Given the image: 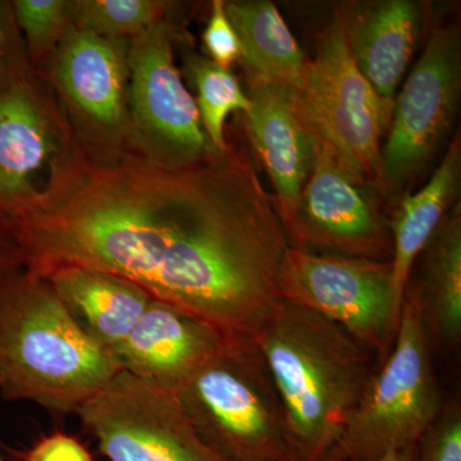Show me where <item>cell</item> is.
<instances>
[{
  "label": "cell",
  "mask_w": 461,
  "mask_h": 461,
  "mask_svg": "<svg viewBox=\"0 0 461 461\" xmlns=\"http://www.w3.org/2000/svg\"><path fill=\"white\" fill-rule=\"evenodd\" d=\"M23 271L111 273L229 336L278 299L290 244L248 154L230 145L182 168L74 139L35 199L8 221Z\"/></svg>",
  "instance_id": "obj_1"
},
{
  "label": "cell",
  "mask_w": 461,
  "mask_h": 461,
  "mask_svg": "<svg viewBox=\"0 0 461 461\" xmlns=\"http://www.w3.org/2000/svg\"><path fill=\"white\" fill-rule=\"evenodd\" d=\"M249 336L280 396L296 461H323L366 393L377 353L339 324L281 297Z\"/></svg>",
  "instance_id": "obj_2"
},
{
  "label": "cell",
  "mask_w": 461,
  "mask_h": 461,
  "mask_svg": "<svg viewBox=\"0 0 461 461\" xmlns=\"http://www.w3.org/2000/svg\"><path fill=\"white\" fill-rule=\"evenodd\" d=\"M121 371L75 321L47 278L23 271L0 285V393L51 412H77Z\"/></svg>",
  "instance_id": "obj_3"
},
{
  "label": "cell",
  "mask_w": 461,
  "mask_h": 461,
  "mask_svg": "<svg viewBox=\"0 0 461 461\" xmlns=\"http://www.w3.org/2000/svg\"><path fill=\"white\" fill-rule=\"evenodd\" d=\"M176 393L200 438L224 459L296 461L280 396L250 336H230Z\"/></svg>",
  "instance_id": "obj_4"
},
{
  "label": "cell",
  "mask_w": 461,
  "mask_h": 461,
  "mask_svg": "<svg viewBox=\"0 0 461 461\" xmlns=\"http://www.w3.org/2000/svg\"><path fill=\"white\" fill-rule=\"evenodd\" d=\"M429 339L417 287L409 281L393 350L323 461H375L417 446L444 408Z\"/></svg>",
  "instance_id": "obj_5"
},
{
  "label": "cell",
  "mask_w": 461,
  "mask_h": 461,
  "mask_svg": "<svg viewBox=\"0 0 461 461\" xmlns=\"http://www.w3.org/2000/svg\"><path fill=\"white\" fill-rule=\"evenodd\" d=\"M297 105L315 138L355 184L381 193V148L393 103L382 99L360 74L345 36V5L318 41L295 90Z\"/></svg>",
  "instance_id": "obj_6"
},
{
  "label": "cell",
  "mask_w": 461,
  "mask_h": 461,
  "mask_svg": "<svg viewBox=\"0 0 461 461\" xmlns=\"http://www.w3.org/2000/svg\"><path fill=\"white\" fill-rule=\"evenodd\" d=\"M177 36L168 17L129 47V149L167 168L196 165L220 151L206 136L195 96L176 66Z\"/></svg>",
  "instance_id": "obj_7"
},
{
  "label": "cell",
  "mask_w": 461,
  "mask_h": 461,
  "mask_svg": "<svg viewBox=\"0 0 461 461\" xmlns=\"http://www.w3.org/2000/svg\"><path fill=\"white\" fill-rule=\"evenodd\" d=\"M278 296L350 332L384 362L399 323L393 263L312 253L288 247Z\"/></svg>",
  "instance_id": "obj_8"
},
{
  "label": "cell",
  "mask_w": 461,
  "mask_h": 461,
  "mask_svg": "<svg viewBox=\"0 0 461 461\" xmlns=\"http://www.w3.org/2000/svg\"><path fill=\"white\" fill-rule=\"evenodd\" d=\"M460 90L459 27H435L395 96L381 148L382 195L400 193L429 167L453 127Z\"/></svg>",
  "instance_id": "obj_9"
},
{
  "label": "cell",
  "mask_w": 461,
  "mask_h": 461,
  "mask_svg": "<svg viewBox=\"0 0 461 461\" xmlns=\"http://www.w3.org/2000/svg\"><path fill=\"white\" fill-rule=\"evenodd\" d=\"M77 414L109 461H229L200 438L177 393L126 371Z\"/></svg>",
  "instance_id": "obj_10"
},
{
  "label": "cell",
  "mask_w": 461,
  "mask_h": 461,
  "mask_svg": "<svg viewBox=\"0 0 461 461\" xmlns=\"http://www.w3.org/2000/svg\"><path fill=\"white\" fill-rule=\"evenodd\" d=\"M129 47L127 39L71 25L41 74L76 138L89 147L129 149Z\"/></svg>",
  "instance_id": "obj_11"
},
{
  "label": "cell",
  "mask_w": 461,
  "mask_h": 461,
  "mask_svg": "<svg viewBox=\"0 0 461 461\" xmlns=\"http://www.w3.org/2000/svg\"><path fill=\"white\" fill-rule=\"evenodd\" d=\"M74 139L50 85L25 67L0 93V218L5 223L38 195L39 178L47 182Z\"/></svg>",
  "instance_id": "obj_12"
},
{
  "label": "cell",
  "mask_w": 461,
  "mask_h": 461,
  "mask_svg": "<svg viewBox=\"0 0 461 461\" xmlns=\"http://www.w3.org/2000/svg\"><path fill=\"white\" fill-rule=\"evenodd\" d=\"M287 239L291 248L312 253L393 260L386 217L366 187L348 178L321 142Z\"/></svg>",
  "instance_id": "obj_13"
},
{
  "label": "cell",
  "mask_w": 461,
  "mask_h": 461,
  "mask_svg": "<svg viewBox=\"0 0 461 461\" xmlns=\"http://www.w3.org/2000/svg\"><path fill=\"white\" fill-rule=\"evenodd\" d=\"M248 95L250 107L242 113L245 130L271 178L273 202L287 235L302 191L313 171L320 142L300 112L295 89L257 85L249 86Z\"/></svg>",
  "instance_id": "obj_14"
},
{
  "label": "cell",
  "mask_w": 461,
  "mask_h": 461,
  "mask_svg": "<svg viewBox=\"0 0 461 461\" xmlns=\"http://www.w3.org/2000/svg\"><path fill=\"white\" fill-rule=\"evenodd\" d=\"M230 338L202 318L153 299L113 355L121 371L176 393Z\"/></svg>",
  "instance_id": "obj_15"
},
{
  "label": "cell",
  "mask_w": 461,
  "mask_h": 461,
  "mask_svg": "<svg viewBox=\"0 0 461 461\" xmlns=\"http://www.w3.org/2000/svg\"><path fill=\"white\" fill-rule=\"evenodd\" d=\"M344 5L346 44L355 66L382 99L395 102L426 23V7L414 0Z\"/></svg>",
  "instance_id": "obj_16"
},
{
  "label": "cell",
  "mask_w": 461,
  "mask_h": 461,
  "mask_svg": "<svg viewBox=\"0 0 461 461\" xmlns=\"http://www.w3.org/2000/svg\"><path fill=\"white\" fill-rule=\"evenodd\" d=\"M41 277L50 282L81 329L112 354L153 300L138 285L87 267H58Z\"/></svg>",
  "instance_id": "obj_17"
},
{
  "label": "cell",
  "mask_w": 461,
  "mask_h": 461,
  "mask_svg": "<svg viewBox=\"0 0 461 461\" xmlns=\"http://www.w3.org/2000/svg\"><path fill=\"white\" fill-rule=\"evenodd\" d=\"M461 140L457 131L429 182L415 194H406L388 221L393 238V290L399 312L412 268L439 224L453 209L459 194Z\"/></svg>",
  "instance_id": "obj_18"
},
{
  "label": "cell",
  "mask_w": 461,
  "mask_h": 461,
  "mask_svg": "<svg viewBox=\"0 0 461 461\" xmlns=\"http://www.w3.org/2000/svg\"><path fill=\"white\" fill-rule=\"evenodd\" d=\"M238 33L249 86L273 85L299 89L308 58L278 8L267 0L224 2Z\"/></svg>",
  "instance_id": "obj_19"
},
{
  "label": "cell",
  "mask_w": 461,
  "mask_h": 461,
  "mask_svg": "<svg viewBox=\"0 0 461 461\" xmlns=\"http://www.w3.org/2000/svg\"><path fill=\"white\" fill-rule=\"evenodd\" d=\"M421 254L420 281L412 284L420 295L427 336L444 348H455L461 338L459 204L453 206Z\"/></svg>",
  "instance_id": "obj_20"
},
{
  "label": "cell",
  "mask_w": 461,
  "mask_h": 461,
  "mask_svg": "<svg viewBox=\"0 0 461 461\" xmlns=\"http://www.w3.org/2000/svg\"><path fill=\"white\" fill-rule=\"evenodd\" d=\"M185 67L196 90L195 102L206 136L217 150H227L230 144L224 124L233 112L245 113L250 107L248 93L230 69L215 65L209 58L189 56Z\"/></svg>",
  "instance_id": "obj_21"
},
{
  "label": "cell",
  "mask_w": 461,
  "mask_h": 461,
  "mask_svg": "<svg viewBox=\"0 0 461 461\" xmlns=\"http://www.w3.org/2000/svg\"><path fill=\"white\" fill-rule=\"evenodd\" d=\"M171 3L160 0H72V25L99 36L127 39L168 18Z\"/></svg>",
  "instance_id": "obj_22"
},
{
  "label": "cell",
  "mask_w": 461,
  "mask_h": 461,
  "mask_svg": "<svg viewBox=\"0 0 461 461\" xmlns=\"http://www.w3.org/2000/svg\"><path fill=\"white\" fill-rule=\"evenodd\" d=\"M12 5L27 60L41 75L72 25V0H14Z\"/></svg>",
  "instance_id": "obj_23"
},
{
  "label": "cell",
  "mask_w": 461,
  "mask_h": 461,
  "mask_svg": "<svg viewBox=\"0 0 461 461\" xmlns=\"http://www.w3.org/2000/svg\"><path fill=\"white\" fill-rule=\"evenodd\" d=\"M417 461H461L459 405L442 408L417 444Z\"/></svg>",
  "instance_id": "obj_24"
},
{
  "label": "cell",
  "mask_w": 461,
  "mask_h": 461,
  "mask_svg": "<svg viewBox=\"0 0 461 461\" xmlns=\"http://www.w3.org/2000/svg\"><path fill=\"white\" fill-rule=\"evenodd\" d=\"M203 42L209 59L215 65L230 69V66L240 63L242 56L241 44L227 17L223 0H214L212 3L208 23L203 32Z\"/></svg>",
  "instance_id": "obj_25"
},
{
  "label": "cell",
  "mask_w": 461,
  "mask_h": 461,
  "mask_svg": "<svg viewBox=\"0 0 461 461\" xmlns=\"http://www.w3.org/2000/svg\"><path fill=\"white\" fill-rule=\"evenodd\" d=\"M29 65L14 5L0 0V93Z\"/></svg>",
  "instance_id": "obj_26"
},
{
  "label": "cell",
  "mask_w": 461,
  "mask_h": 461,
  "mask_svg": "<svg viewBox=\"0 0 461 461\" xmlns=\"http://www.w3.org/2000/svg\"><path fill=\"white\" fill-rule=\"evenodd\" d=\"M25 461H94L89 451L74 437L54 433L33 446Z\"/></svg>",
  "instance_id": "obj_27"
},
{
  "label": "cell",
  "mask_w": 461,
  "mask_h": 461,
  "mask_svg": "<svg viewBox=\"0 0 461 461\" xmlns=\"http://www.w3.org/2000/svg\"><path fill=\"white\" fill-rule=\"evenodd\" d=\"M23 271L20 249L7 223L0 218V284Z\"/></svg>",
  "instance_id": "obj_28"
},
{
  "label": "cell",
  "mask_w": 461,
  "mask_h": 461,
  "mask_svg": "<svg viewBox=\"0 0 461 461\" xmlns=\"http://www.w3.org/2000/svg\"><path fill=\"white\" fill-rule=\"evenodd\" d=\"M375 461H417V446L403 448V450L393 451Z\"/></svg>",
  "instance_id": "obj_29"
},
{
  "label": "cell",
  "mask_w": 461,
  "mask_h": 461,
  "mask_svg": "<svg viewBox=\"0 0 461 461\" xmlns=\"http://www.w3.org/2000/svg\"><path fill=\"white\" fill-rule=\"evenodd\" d=\"M0 461H2V459H0Z\"/></svg>",
  "instance_id": "obj_30"
},
{
  "label": "cell",
  "mask_w": 461,
  "mask_h": 461,
  "mask_svg": "<svg viewBox=\"0 0 461 461\" xmlns=\"http://www.w3.org/2000/svg\"><path fill=\"white\" fill-rule=\"evenodd\" d=\"M2 284H3V282H2ZM2 284H0V285H2Z\"/></svg>",
  "instance_id": "obj_31"
}]
</instances>
